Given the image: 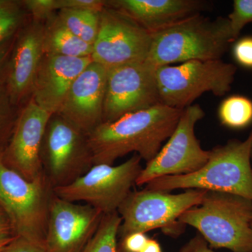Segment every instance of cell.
I'll list each match as a JSON object with an SVG mask.
<instances>
[{
  "label": "cell",
  "mask_w": 252,
  "mask_h": 252,
  "mask_svg": "<svg viewBox=\"0 0 252 252\" xmlns=\"http://www.w3.org/2000/svg\"><path fill=\"white\" fill-rule=\"evenodd\" d=\"M184 110L161 103L102 123L88 135L94 165H114L134 152L148 162L172 135Z\"/></svg>",
  "instance_id": "cell-1"
},
{
  "label": "cell",
  "mask_w": 252,
  "mask_h": 252,
  "mask_svg": "<svg viewBox=\"0 0 252 252\" xmlns=\"http://www.w3.org/2000/svg\"><path fill=\"white\" fill-rule=\"evenodd\" d=\"M201 169L186 175L159 177L145 189L169 192L197 189L233 194L252 201V130L246 140H232L210 151Z\"/></svg>",
  "instance_id": "cell-2"
},
{
  "label": "cell",
  "mask_w": 252,
  "mask_h": 252,
  "mask_svg": "<svg viewBox=\"0 0 252 252\" xmlns=\"http://www.w3.org/2000/svg\"><path fill=\"white\" fill-rule=\"evenodd\" d=\"M228 18L195 15L152 34L147 63L154 67L189 61H215L235 42Z\"/></svg>",
  "instance_id": "cell-3"
},
{
  "label": "cell",
  "mask_w": 252,
  "mask_h": 252,
  "mask_svg": "<svg viewBox=\"0 0 252 252\" xmlns=\"http://www.w3.org/2000/svg\"><path fill=\"white\" fill-rule=\"evenodd\" d=\"M252 201L233 194L207 191L203 201L186 211L180 224L190 225L214 248L252 252Z\"/></svg>",
  "instance_id": "cell-4"
},
{
  "label": "cell",
  "mask_w": 252,
  "mask_h": 252,
  "mask_svg": "<svg viewBox=\"0 0 252 252\" xmlns=\"http://www.w3.org/2000/svg\"><path fill=\"white\" fill-rule=\"evenodd\" d=\"M54 188L46 176L29 181L3 160L0 152V208L9 220L16 236L44 248Z\"/></svg>",
  "instance_id": "cell-5"
},
{
  "label": "cell",
  "mask_w": 252,
  "mask_h": 252,
  "mask_svg": "<svg viewBox=\"0 0 252 252\" xmlns=\"http://www.w3.org/2000/svg\"><path fill=\"white\" fill-rule=\"evenodd\" d=\"M236 66L221 60L189 61L157 67L160 103L184 110L205 93L223 96L231 89Z\"/></svg>",
  "instance_id": "cell-6"
},
{
  "label": "cell",
  "mask_w": 252,
  "mask_h": 252,
  "mask_svg": "<svg viewBox=\"0 0 252 252\" xmlns=\"http://www.w3.org/2000/svg\"><path fill=\"white\" fill-rule=\"evenodd\" d=\"M40 157L43 172L54 189L70 185L94 165L88 135L57 114L46 126Z\"/></svg>",
  "instance_id": "cell-7"
},
{
  "label": "cell",
  "mask_w": 252,
  "mask_h": 252,
  "mask_svg": "<svg viewBox=\"0 0 252 252\" xmlns=\"http://www.w3.org/2000/svg\"><path fill=\"white\" fill-rule=\"evenodd\" d=\"M137 154L120 165L98 164L73 183L54 189L59 198L67 201L84 202L103 215L118 211L132 191L143 167Z\"/></svg>",
  "instance_id": "cell-8"
},
{
  "label": "cell",
  "mask_w": 252,
  "mask_h": 252,
  "mask_svg": "<svg viewBox=\"0 0 252 252\" xmlns=\"http://www.w3.org/2000/svg\"><path fill=\"white\" fill-rule=\"evenodd\" d=\"M207 191L190 189L172 194L145 188L132 190L118 209L122 218L118 237L122 240L132 233L174 226L186 211L203 201Z\"/></svg>",
  "instance_id": "cell-9"
},
{
  "label": "cell",
  "mask_w": 252,
  "mask_h": 252,
  "mask_svg": "<svg viewBox=\"0 0 252 252\" xmlns=\"http://www.w3.org/2000/svg\"><path fill=\"white\" fill-rule=\"evenodd\" d=\"M204 117L205 112L198 104L184 109L167 143L147 162L136 185L142 187L159 177L193 173L207 163L210 152L202 148L195 135V126Z\"/></svg>",
  "instance_id": "cell-10"
},
{
  "label": "cell",
  "mask_w": 252,
  "mask_h": 252,
  "mask_svg": "<svg viewBox=\"0 0 252 252\" xmlns=\"http://www.w3.org/2000/svg\"><path fill=\"white\" fill-rule=\"evenodd\" d=\"M152 34L120 11L106 5L99 14L98 34L91 59L109 68L143 62L148 57Z\"/></svg>",
  "instance_id": "cell-11"
},
{
  "label": "cell",
  "mask_w": 252,
  "mask_h": 252,
  "mask_svg": "<svg viewBox=\"0 0 252 252\" xmlns=\"http://www.w3.org/2000/svg\"><path fill=\"white\" fill-rule=\"evenodd\" d=\"M160 103L157 67L152 64L145 61L108 69L103 123Z\"/></svg>",
  "instance_id": "cell-12"
},
{
  "label": "cell",
  "mask_w": 252,
  "mask_h": 252,
  "mask_svg": "<svg viewBox=\"0 0 252 252\" xmlns=\"http://www.w3.org/2000/svg\"><path fill=\"white\" fill-rule=\"evenodd\" d=\"M52 114L31 98L18 112L12 133L3 150V160L29 181L44 177L41 148L46 126Z\"/></svg>",
  "instance_id": "cell-13"
},
{
  "label": "cell",
  "mask_w": 252,
  "mask_h": 252,
  "mask_svg": "<svg viewBox=\"0 0 252 252\" xmlns=\"http://www.w3.org/2000/svg\"><path fill=\"white\" fill-rule=\"evenodd\" d=\"M104 215L87 204L67 201L54 194L44 244L45 252H82Z\"/></svg>",
  "instance_id": "cell-14"
},
{
  "label": "cell",
  "mask_w": 252,
  "mask_h": 252,
  "mask_svg": "<svg viewBox=\"0 0 252 252\" xmlns=\"http://www.w3.org/2000/svg\"><path fill=\"white\" fill-rule=\"evenodd\" d=\"M44 23L28 18L15 37L4 84L13 104L21 109L31 98L44 52Z\"/></svg>",
  "instance_id": "cell-15"
},
{
  "label": "cell",
  "mask_w": 252,
  "mask_h": 252,
  "mask_svg": "<svg viewBox=\"0 0 252 252\" xmlns=\"http://www.w3.org/2000/svg\"><path fill=\"white\" fill-rule=\"evenodd\" d=\"M108 69L92 61L71 86L57 114L86 135L103 123Z\"/></svg>",
  "instance_id": "cell-16"
},
{
  "label": "cell",
  "mask_w": 252,
  "mask_h": 252,
  "mask_svg": "<svg viewBox=\"0 0 252 252\" xmlns=\"http://www.w3.org/2000/svg\"><path fill=\"white\" fill-rule=\"evenodd\" d=\"M92 61L91 57L44 54L36 73L32 98L49 114H58L73 82Z\"/></svg>",
  "instance_id": "cell-17"
},
{
  "label": "cell",
  "mask_w": 252,
  "mask_h": 252,
  "mask_svg": "<svg viewBox=\"0 0 252 252\" xmlns=\"http://www.w3.org/2000/svg\"><path fill=\"white\" fill-rule=\"evenodd\" d=\"M202 0H107L106 5L156 34L209 9Z\"/></svg>",
  "instance_id": "cell-18"
},
{
  "label": "cell",
  "mask_w": 252,
  "mask_h": 252,
  "mask_svg": "<svg viewBox=\"0 0 252 252\" xmlns=\"http://www.w3.org/2000/svg\"><path fill=\"white\" fill-rule=\"evenodd\" d=\"M44 54L70 58L91 57L93 46L81 40L67 29L57 13L44 23Z\"/></svg>",
  "instance_id": "cell-19"
},
{
  "label": "cell",
  "mask_w": 252,
  "mask_h": 252,
  "mask_svg": "<svg viewBox=\"0 0 252 252\" xmlns=\"http://www.w3.org/2000/svg\"><path fill=\"white\" fill-rule=\"evenodd\" d=\"M99 14L89 10L62 9L57 12L58 17L71 32L92 46L98 34Z\"/></svg>",
  "instance_id": "cell-20"
},
{
  "label": "cell",
  "mask_w": 252,
  "mask_h": 252,
  "mask_svg": "<svg viewBox=\"0 0 252 252\" xmlns=\"http://www.w3.org/2000/svg\"><path fill=\"white\" fill-rule=\"evenodd\" d=\"M219 119L223 126L233 129L247 127L252 123V101L243 95H232L222 101Z\"/></svg>",
  "instance_id": "cell-21"
},
{
  "label": "cell",
  "mask_w": 252,
  "mask_h": 252,
  "mask_svg": "<svg viewBox=\"0 0 252 252\" xmlns=\"http://www.w3.org/2000/svg\"><path fill=\"white\" fill-rule=\"evenodd\" d=\"M28 18L22 1L0 0V46L14 39Z\"/></svg>",
  "instance_id": "cell-22"
},
{
  "label": "cell",
  "mask_w": 252,
  "mask_h": 252,
  "mask_svg": "<svg viewBox=\"0 0 252 252\" xmlns=\"http://www.w3.org/2000/svg\"><path fill=\"white\" fill-rule=\"evenodd\" d=\"M122 218L117 212L104 215L97 231L82 252H117Z\"/></svg>",
  "instance_id": "cell-23"
},
{
  "label": "cell",
  "mask_w": 252,
  "mask_h": 252,
  "mask_svg": "<svg viewBox=\"0 0 252 252\" xmlns=\"http://www.w3.org/2000/svg\"><path fill=\"white\" fill-rule=\"evenodd\" d=\"M19 109L10 98L4 81L0 83V152L9 142Z\"/></svg>",
  "instance_id": "cell-24"
},
{
  "label": "cell",
  "mask_w": 252,
  "mask_h": 252,
  "mask_svg": "<svg viewBox=\"0 0 252 252\" xmlns=\"http://www.w3.org/2000/svg\"><path fill=\"white\" fill-rule=\"evenodd\" d=\"M228 19L236 41L243 28L252 22V0H235L233 11L228 15Z\"/></svg>",
  "instance_id": "cell-25"
},
{
  "label": "cell",
  "mask_w": 252,
  "mask_h": 252,
  "mask_svg": "<svg viewBox=\"0 0 252 252\" xmlns=\"http://www.w3.org/2000/svg\"><path fill=\"white\" fill-rule=\"evenodd\" d=\"M21 1L29 17L43 23H45L59 10L58 0H24Z\"/></svg>",
  "instance_id": "cell-26"
},
{
  "label": "cell",
  "mask_w": 252,
  "mask_h": 252,
  "mask_svg": "<svg viewBox=\"0 0 252 252\" xmlns=\"http://www.w3.org/2000/svg\"><path fill=\"white\" fill-rule=\"evenodd\" d=\"M233 54L240 65L252 69V36H247L236 41Z\"/></svg>",
  "instance_id": "cell-27"
},
{
  "label": "cell",
  "mask_w": 252,
  "mask_h": 252,
  "mask_svg": "<svg viewBox=\"0 0 252 252\" xmlns=\"http://www.w3.org/2000/svg\"><path fill=\"white\" fill-rule=\"evenodd\" d=\"M59 11L62 9L89 10L101 12L106 6L104 0H58Z\"/></svg>",
  "instance_id": "cell-28"
},
{
  "label": "cell",
  "mask_w": 252,
  "mask_h": 252,
  "mask_svg": "<svg viewBox=\"0 0 252 252\" xmlns=\"http://www.w3.org/2000/svg\"><path fill=\"white\" fill-rule=\"evenodd\" d=\"M148 240L146 233H132L120 240L117 252H140Z\"/></svg>",
  "instance_id": "cell-29"
},
{
  "label": "cell",
  "mask_w": 252,
  "mask_h": 252,
  "mask_svg": "<svg viewBox=\"0 0 252 252\" xmlns=\"http://www.w3.org/2000/svg\"><path fill=\"white\" fill-rule=\"evenodd\" d=\"M2 252H45L44 248L26 239L16 236Z\"/></svg>",
  "instance_id": "cell-30"
},
{
  "label": "cell",
  "mask_w": 252,
  "mask_h": 252,
  "mask_svg": "<svg viewBox=\"0 0 252 252\" xmlns=\"http://www.w3.org/2000/svg\"><path fill=\"white\" fill-rule=\"evenodd\" d=\"M16 237L9 220L0 208V245H7Z\"/></svg>",
  "instance_id": "cell-31"
},
{
  "label": "cell",
  "mask_w": 252,
  "mask_h": 252,
  "mask_svg": "<svg viewBox=\"0 0 252 252\" xmlns=\"http://www.w3.org/2000/svg\"><path fill=\"white\" fill-rule=\"evenodd\" d=\"M179 252H215L202 236L197 235L185 244Z\"/></svg>",
  "instance_id": "cell-32"
},
{
  "label": "cell",
  "mask_w": 252,
  "mask_h": 252,
  "mask_svg": "<svg viewBox=\"0 0 252 252\" xmlns=\"http://www.w3.org/2000/svg\"><path fill=\"white\" fill-rule=\"evenodd\" d=\"M15 37L9 42L0 46V83L4 81L6 67H7L10 55H11V50L14 45Z\"/></svg>",
  "instance_id": "cell-33"
},
{
  "label": "cell",
  "mask_w": 252,
  "mask_h": 252,
  "mask_svg": "<svg viewBox=\"0 0 252 252\" xmlns=\"http://www.w3.org/2000/svg\"><path fill=\"white\" fill-rule=\"evenodd\" d=\"M140 252H162L161 247L158 242L153 239L149 238Z\"/></svg>",
  "instance_id": "cell-34"
},
{
  "label": "cell",
  "mask_w": 252,
  "mask_h": 252,
  "mask_svg": "<svg viewBox=\"0 0 252 252\" xmlns=\"http://www.w3.org/2000/svg\"><path fill=\"white\" fill-rule=\"evenodd\" d=\"M6 245H0V252H2Z\"/></svg>",
  "instance_id": "cell-35"
},
{
  "label": "cell",
  "mask_w": 252,
  "mask_h": 252,
  "mask_svg": "<svg viewBox=\"0 0 252 252\" xmlns=\"http://www.w3.org/2000/svg\"><path fill=\"white\" fill-rule=\"evenodd\" d=\"M251 228H252V222H251Z\"/></svg>",
  "instance_id": "cell-36"
},
{
  "label": "cell",
  "mask_w": 252,
  "mask_h": 252,
  "mask_svg": "<svg viewBox=\"0 0 252 252\" xmlns=\"http://www.w3.org/2000/svg\"></svg>",
  "instance_id": "cell-37"
}]
</instances>
